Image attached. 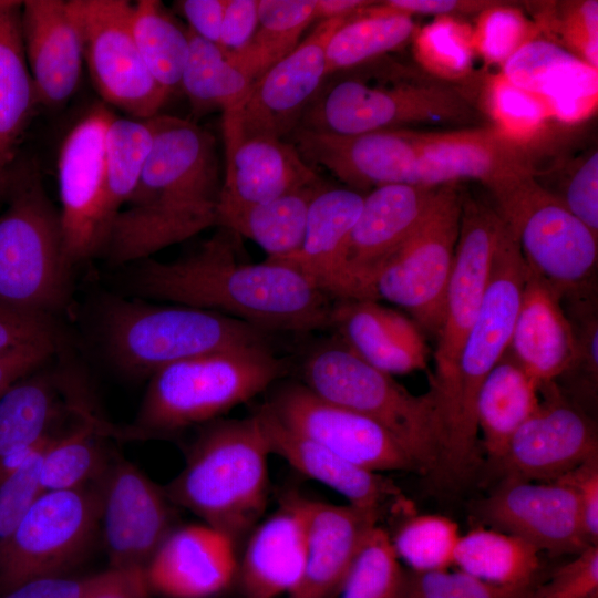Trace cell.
<instances>
[{
    "mask_svg": "<svg viewBox=\"0 0 598 598\" xmlns=\"http://www.w3.org/2000/svg\"><path fill=\"white\" fill-rule=\"evenodd\" d=\"M234 235L220 228L187 256L133 264L126 277L128 291L143 300L220 312L267 332L331 326L333 303L327 295L286 265L240 262Z\"/></svg>",
    "mask_w": 598,
    "mask_h": 598,
    "instance_id": "6da1fadb",
    "label": "cell"
},
{
    "mask_svg": "<svg viewBox=\"0 0 598 598\" xmlns=\"http://www.w3.org/2000/svg\"><path fill=\"white\" fill-rule=\"evenodd\" d=\"M137 185L109 229L102 255L135 264L216 225L223 182L215 136L195 122L157 114Z\"/></svg>",
    "mask_w": 598,
    "mask_h": 598,
    "instance_id": "7a4b0ae2",
    "label": "cell"
},
{
    "mask_svg": "<svg viewBox=\"0 0 598 598\" xmlns=\"http://www.w3.org/2000/svg\"><path fill=\"white\" fill-rule=\"evenodd\" d=\"M270 454L256 412L244 419L214 420L203 424L183 470L164 492L174 505L190 511L237 546L267 506Z\"/></svg>",
    "mask_w": 598,
    "mask_h": 598,
    "instance_id": "3957f363",
    "label": "cell"
},
{
    "mask_svg": "<svg viewBox=\"0 0 598 598\" xmlns=\"http://www.w3.org/2000/svg\"><path fill=\"white\" fill-rule=\"evenodd\" d=\"M287 371L267 342L228 348L166 365L148 378L134 439L177 433L219 419L264 392Z\"/></svg>",
    "mask_w": 598,
    "mask_h": 598,
    "instance_id": "277c9868",
    "label": "cell"
},
{
    "mask_svg": "<svg viewBox=\"0 0 598 598\" xmlns=\"http://www.w3.org/2000/svg\"><path fill=\"white\" fill-rule=\"evenodd\" d=\"M95 324L106 359L137 378L196 355L267 342V331L227 315L138 298H106Z\"/></svg>",
    "mask_w": 598,
    "mask_h": 598,
    "instance_id": "5b68a950",
    "label": "cell"
},
{
    "mask_svg": "<svg viewBox=\"0 0 598 598\" xmlns=\"http://www.w3.org/2000/svg\"><path fill=\"white\" fill-rule=\"evenodd\" d=\"M526 276L527 268L518 244L503 223L488 283L457 362L455 408L436 471L442 480L450 483L467 478L475 464L478 435L476 394L508 348Z\"/></svg>",
    "mask_w": 598,
    "mask_h": 598,
    "instance_id": "8992f818",
    "label": "cell"
},
{
    "mask_svg": "<svg viewBox=\"0 0 598 598\" xmlns=\"http://www.w3.org/2000/svg\"><path fill=\"white\" fill-rule=\"evenodd\" d=\"M301 371L302 383L313 393L386 430L414 460L420 473L436 472L443 433L430 390L422 395L411 393L340 340L315 348Z\"/></svg>",
    "mask_w": 598,
    "mask_h": 598,
    "instance_id": "52a82bcc",
    "label": "cell"
},
{
    "mask_svg": "<svg viewBox=\"0 0 598 598\" xmlns=\"http://www.w3.org/2000/svg\"><path fill=\"white\" fill-rule=\"evenodd\" d=\"M0 213V303L54 317L71 297L59 210L31 174L12 172Z\"/></svg>",
    "mask_w": 598,
    "mask_h": 598,
    "instance_id": "ba28073f",
    "label": "cell"
},
{
    "mask_svg": "<svg viewBox=\"0 0 598 598\" xmlns=\"http://www.w3.org/2000/svg\"><path fill=\"white\" fill-rule=\"evenodd\" d=\"M491 193L530 275L561 298L596 288L598 235L543 186L535 173Z\"/></svg>",
    "mask_w": 598,
    "mask_h": 598,
    "instance_id": "9c48e42d",
    "label": "cell"
},
{
    "mask_svg": "<svg viewBox=\"0 0 598 598\" xmlns=\"http://www.w3.org/2000/svg\"><path fill=\"white\" fill-rule=\"evenodd\" d=\"M477 117L464 93L434 78L410 76L390 85L344 78L320 87L298 127L355 135L427 122L465 125Z\"/></svg>",
    "mask_w": 598,
    "mask_h": 598,
    "instance_id": "30bf717a",
    "label": "cell"
},
{
    "mask_svg": "<svg viewBox=\"0 0 598 598\" xmlns=\"http://www.w3.org/2000/svg\"><path fill=\"white\" fill-rule=\"evenodd\" d=\"M502 226L494 206L462 193L458 238L430 380L442 424V446L455 408L460 353L488 283Z\"/></svg>",
    "mask_w": 598,
    "mask_h": 598,
    "instance_id": "8fae6325",
    "label": "cell"
},
{
    "mask_svg": "<svg viewBox=\"0 0 598 598\" xmlns=\"http://www.w3.org/2000/svg\"><path fill=\"white\" fill-rule=\"evenodd\" d=\"M462 192L440 186L427 214L382 266L372 282L374 300L409 311L421 328L437 336L458 238Z\"/></svg>",
    "mask_w": 598,
    "mask_h": 598,
    "instance_id": "7c38bea8",
    "label": "cell"
},
{
    "mask_svg": "<svg viewBox=\"0 0 598 598\" xmlns=\"http://www.w3.org/2000/svg\"><path fill=\"white\" fill-rule=\"evenodd\" d=\"M100 525V482L41 493L0 551V594L63 576L87 554Z\"/></svg>",
    "mask_w": 598,
    "mask_h": 598,
    "instance_id": "4fadbf2b",
    "label": "cell"
},
{
    "mask_svg": "<svg viewBox=\"0 0 598 598\" xmlns=\"http://www.w3.org/2000/svg\"><path fill=\"white\" fill-rule=\"evenodd\" d=\"M83 61L103 99L128 117L158 114L169 94L154 80L134 41L132 3L126 0H72Z\"/></svg>",
    "mask_w": 598,
    "mask_h": 598,
    "instance_id": "5bb4252c",
    "label": "cell"
},
{
    "mask_svg": "<svg viewBox=\"0 0 598 598\" xmlns=\"http://www.w3.org/2000/svg\"><path fill=\"white\" fill-rule=\"evenodd\" d=\"M347 19L320 21L290 53L254 80L243 100L223 114L224 137L287 140L328 76V41Z\"/></svg>",
    "mask_w": 598,
    "mask_h": 598,
    "instance_id": "9a60e30c",
    "label": "cell"
},
{
    "mask_svg": "<svg viewBox=\"0 0 598 598\" xmlns=\"http://www.w3.org/2000/svg\"><path fill=\"white\" fill-rule=\"evenodd\" d=\"M115 114L100 103L71 128L58 157L59 210L65 255L74 267L102 252L106 135Z\"/></svg>",
    "mask_w": 598,
    "mask_h": 598,
    "instance_id": "2e32d148",
    "label": "cell"
},
{
    "mask_svg": "<svg viewBox=\"0 0 598 598\" xmlns=\"http://www.w3.org/2000/svg\"><path fill=\"white\" fill-rule=\"evenodd\" d=\"M292 431L368 471L420 470L400 443L370 419L331 403L303 383L278 389L266 402Z\"/></svg>",
    "mask_w": 598,
    "mask_h": 598,
    "instance_id": "e0dca14e",
    "label": "cell"
},
{
    "mask_svg": "<svg viewBox=\"0 0 598 598\" xmlns=\"http://www.w3.org/2000/svg\"><path fill=\"white\" fill-rule=\"evenodd\" d=\"M539 392L537 409L496 464L505 478L556 481L598 457L596 429L584 411L567 400L556 382L540 385Z\"/></svg>",
    "mask_w": 598,
    "mask_h": 598,
    "instance_id": "ac0fdd59",
    "label": "cell"
},
{
    "mask_svg": "<svg viewBox=\"0 0 598 598\" xmlns=\"http://www.w3.org/2000/svg\"><path fill=\"white\" fill-rule=\"evenodd\" d=\"M100 489L110 568H145L174 528V504L164 488L122 457L111 461Z\"/></svg>",
    "mask_w": 598,
    "mask_h": 598,
    "instance_id": "d6986e66",
    "label": "cell"
},
{
    "mask_svg": "<svg viewBox=\"0 0 598 598\" xmlns=\"http://www.w3.org/2000/svg\"><path fill=\"white\" fill-rule=\"evenodd\" d=\"M536 173L528 146L494 127L422 132L410 184L440 187L475 179L491 192L522 175Z\"/></svg>",
    "mask_w": 598,
    "mask_h": 598,
    "instance_id": "ffe728a7",
    "label": "cell"
},
{
    "mask_svg": "<svg viewBox=\"0 0 598 598\" xmlns=\"http://www.w3.org/2000/svg\"><path fill=\"white\" fill-rule=\"evenodd\" d=\"M478 513L495 529L520 537L539 551L576 555L589 546L577 497L560 481L504 478Z\"/></svg>",
    "mask_w": 598,
    "mask_h": 598,
    "instance_id": "44dd1931",
    "label": "cell"
},
{
    "mask_svg": "<svg viewBox=\"0 0 598 598\" xmlns=\"http://www.w3.org/2000/svg\"><path fill=\"white\" fill-rule=\"evenodd\" d=\"M437 189L395 183L374 187L364 195L346 262L352 300H374V277L423 220Z\"/></svg>",
    "mask_w": 598,
    "mask_h": 598,
    "instance_id": "7402d4cb",
    "label": "cell"
},
{
    "mask_svg": "<svg viewBox=\"0 0 598 598\" xmlns=\"http://www.w3.org/2000/svg\"><path fill=\"white\" fill-rule=\"evenodd\" d=\"M421 131L384 130L337 135L297 127L289 136L301 157L354 190L410 184Z\"/></svg>",
    "mask_w": 598,
    "mask_h": 598,
    "instance_id": "603a6c76",
    "label": "cell"
},
{
    "mask_svg": "<svg viewBox=\"0 0 598 598\" xmlns=\"http://www.w3.org/2000/svg\"><path fill=\"white\" fill-rule=\"evenodd\" d=\"M236 544L206 525L174 527L145 567L152 592L167 598H213L234 581Z\"/></svg>",
    "mask_w": 598,
    "mask_h": 598,
    "instance_id": "cb8c5ba5",
    "label": "cell"
},
{
    "mask_svg": "<svg viewBox=\"0 0 598 598\" xmlns=\"http://www.w3.org/2000/svg\"><path fill=\"white\" fill-rule=\"evenodd\" d=\"M21 30L38 103L64 104L78 87L84 62L72 0L22 1Z\"/></svg>",
    "mask_w": 598,
    "mask_h": 598,
    "instance_id": "d4e9b609",
    "label": "cell"
},
{
    "mask_svg": "<svg viewBox=\"0 0 598 598\" xmlns=\"http://www.w3.org/2000/svg\"><path fill=\"white\" fill-rule=\"evenodd\" d=\"M363 198L352 188L324 185L309 207L300 248L290 256L268 261L296 269L330 299L352 300L346 262Z\"/></svg>",
    "mask_w": 598,
    "mask_h": 598,
    "instance_id": "484cf974",
    "label": "cell"
},
{
    "mask_svg": "<svg viewBox=\"0 0 598 598\" xmlns=\"http://www.w3.org/2000/svg\"><path fill=\"white\" fill-rule=\"evenodd\" d=\"M306 501L298 495L287 496L248 535L237 570L246 598L288 597L300 585L307 556Z\"/></svg>",
    "mask_w": 598,
    "mask_h": 598,
    "instance_id": "4316f807",
    "label": "cell"
},
{
    "mask_svg": "<svg viewBox=\"0 0 598 598\" xmlns=\"http://www.w3.org/2000/svg\"><path fill=\"white\" fill-rule=\"evenodd\" d=\"M501 68L509 82L540 99L553 118L577 122L596 110L598 70L550 39L529 41Z\"/></svg>",
    "mask_w": 598,
    "mask_h": 598,
    "instance_id": "83f0119b",
    "label": "cell"
},
{
    "mask_svg": "<svg viewBox=\"0 0 598 598\" xmlns=\"http://www.w3.org/2000/svg\"><path fill=\"white\" fill-rule=\"evenodd\" d=\"M306 568L287 598H333L363 543L379 525L378 512L307 498Z\"/></svg>",
    "mask_w": 598,
    "mask_h": 598,
    "instance_id": "f1b7e54d",
    "label": "cell"
},
{
    "mask_svg": "<svg viewBox=\"0 0 598 598\" xmlns=\"http://www.w3.org/2000/svg\"><path fill=\"white\" fill-rule=\"evenodd\" d=\"M267 434L271 453L282 457L298 472L320 482L357 507L385 513L405 505L396 485L380 473L368 471L329 448L292 431L266 403L256 411Z\"/></svg>",
    "mask_w": 598,
    "mask_h": 598,
    "instance_id": "f546056e",
    "label": "cell"
},
{
    "mask_svg": "<svg viewBox=\"0 0 598 598\" xmlns=\"http://www.w3.org/2000/svg\"><path fill=\"white\" fill-rule=\"evenodd\" d=\"M331 326L344 346L384 373L405 374L427 369L429 348L421 328L378 300L337 301Z\"/></svg>",
    "mask_w": 598,
    "mask_h": 598,
    "instance_id": "4dcf8cb0",
    "label": "cell"
},
{
    "mask_svg": "<svg viewBox=\"0 0 598 598\" xmlns=\"http://www.w3.org/2000/svg\"><path fill=\"white\" fill-rule=\"evenodd\" d=\"M226 171L217 205L264 203L321 182L288 140L224 137Z\"/></svg>",
    "mask_w": 598,
    "mask_h": 598,
    "instance_id": "1f68e13d",
    "label": "cell"
},
{
    "mask_svg": "<svg viewBox=\"0 0 598 598\" xmlns=\"http://www.w3.org/2000/svg\"><path fill=\"white\" fill-rule=\"evenodd\" d=\"M506 351L539 385L556 382L575 358L561 296L528 271Z\"/></svg>",
    "mask_w": 598,
    "mask_h": 598,
    "instance_id": "d6a6232c",
    "label": "cell"
},
{
    "mask_svg": "<svg viewBox=\"0 0 598 598\" xmlns=\"http://www.w3.org/2000/svg\"><path fill=\"white\" fill-rule=\"evenodd\" d=\"M21 10L22 1L0 0V202L10 184L18 145L38 104L23 47Z\"/></svg>",
    "mask_w": 598,
    "mask_h": 598,
    "instance_id": "836d02e7",
    "label": "cell"
},
{
    "mask_svg": "<svg viewBox=\"0 0 598 598\" xmlns=\"http://www.w3.org/2000/svg\"><path fill=\"white\" fill-rule=\"evenodd\" d=\"M47 364L17 381L0 398V483L10 455L51 434L65 406L74 403V399L63 402L70 374L49 370Z\"/></svg>",
    "mask_w": 598,
    "mask_h": 598,
    "instance_id": "e575fe53",
    "label": "cell"
},
{
    "mask_svg": "<svg viewBox=\"0 0 598 598\" xmlns=\"http://www.w3.org/2000/svg\"><path fill=\"white\" fill-rule=\"evenodd\" d=\"M540 385L506 351L483 380L475 420L488 457L497 464L518 427L534 413Z\"/></svg>",
    "mask_w": 598,
    "mask_h": 598,
    "instance_id": "d590c367",
    "label": "cell"
},
{
    "mask_svg": "<svg viewBox=\"0 0 598 598\" xmlns=\"http://www.w3.org/2000/svg\"><path fill=\"white\" fill-rule=\"evenodd\" d=\"M323 181L275 199L247 205H217L216 226L255 241L276 260L295 254L306 233L309 207Z\"/></svg>",
    "mask_w": 598,
    "mask_h": 598,
    "instance_id": "8d00e7d4",
    "label": "cell"
},
{
    "mask_svg": "<svg viewBox=\"0 0 598 598\" xmlns=\"http://www.w3.org/2000/svg\"><path fill=\"white\" fill-rule=\"evenodd\" d=\"M118 434L131 439L128 430H115L100 416L84 412L74 426L55 434L47 446L40 471L41 491H66L99 483L112 460L103 439Z\"/></svg>",
    "mask_w": 598,
    "mask_h": 598,
    "instance_id": "74e56055",
    "label": "cell"
},
{
    "mask_svg": "<svg viewBox=\"0 0 598 598\" xmlns=\"http://www.w3.org/2000/svg\"><path fill=\"white\" fill-rule=\"evenodd\" d=\"M416 29L413 17L375 1L348 18L330 37L326 51L328 75L402 48Z\"/></svg>",
    "mask_w": 598,
    "mask_h": 598,
    "instance_id": "f35d334b",
    "label": "cell"
},
{
    "mask_svg": "<svg viewBox=\"0 0 598 598\" xmlns=\"http://www.w3.org/2000/svg\"><path fill=\"white\" fill-rule=\"evenodd\" d=\"M539 550L515 535L486 527L462 534L454 565L484 581L511 587H530L539 569Z\"/></svg>",
    "mask_w": 598,
    "mask_h": 598,
    "instance_id": "ab89813d",
    "label": "cell"
},
{
    "mask_svg": "<svg viewBox=\"0 0 598 598\" xmlns=\"http://www.w3.org/2000/svg\"><path fill=\"white\" fill-rule=\"evenodd\" d=\"M134 41L154 80L169 95L181 89L189 52V31L157 0L132 3Z\"/></svg>",
    "mask_w": 598,
    "mask_h": 598,
    "instance_id": "60d3db41",
    "label": "cell"
},
{
    "mask_svg": "<svg viewBox=\"0 0 598 598\" xmlns=\"http://www.w3.org/2000/svg\"><path fill=\"white\" fill-rule=\"evenodd\" d=\"M188 31L189 52L181 89L197 115L224 114L243 100L251 80L217 44Z\"/></svg>",
    "mask_w": 598,
    "mask_h": 598,
    "instance_id": "b9f144b4",
    "label": "cell"
},
{
    "mask_svg": "<svg viewBox=\"0 0 598 598\" xmlns=\"http://www.w3.org/2000/svg\"><path fill=\"white\" fill-rule=\"evenodd\" d=\"M316 20L315 0H259L258 27L249 47L229 58L251 80L290 53Z\"/></svg>",
    "mask_w": 598,
    "mask_h": 598,
    "instance_id": "7bdbcfd3",
    "label": "cell"
},
{
    "mask_svg": "<svg viewBox=\"0 0 598 598\" xmlns=\"http://www.w3.org/2000/svg\"><path fill=\"white\" fill-rule=\"evenodd\" d=\"M153 140L150 118L114 117L106 135L104 223L106 230L132 196ZM107 236V234H106Z\"/></svg>",
    "mask_w": 598,
    "mask_h": 598,
    "instance_id": "ee69618b",
    "label": "cell"
},
{
    "mask_svg": "<svg viewBox=\"0 0 598 598\" xmlns=\"http://www.w3.org/2000/svg\"><path fill=\"white\" fill-rule=\"evenodd\" d=\"M416 62L432 78L452 84L467 79L475 55L473 30L458 17H436L413 38Z\"/></svg>",
    "mask_w": 598,
    "mask_h": 598,
    "instance_id": "f6af8a7d",
    "label": "cell"
},
{
    "mask_svg": "<svg viewBox=\"0 0 598 598\" xmlns=\"http://www.w3.org/2000/svg\"><path fill=\"white\" fill-rule=\"evenodd\" d=\"M482 97L492 127L524 146L538 138L553 118L540 99L509 82L502 72L486 79Z\"/></svg>",
    "mask_w": 598,
    "mask_h": 598,
    "instance_id": "bcb514c9",
    "label": "cell"
},
{
    "mask_svg": "<svg viewBox=\"0 0 598 598\" xmlns=\"http://www.w3.org/2000/svg\"><path fill=\"white\" fill-rule=\"evenodd\" d=\"M461 533L451 518L436 514H416L405 518L391 537L398 558L410 570L431 571L448 569Z\"/></svg>",
    "mask_w": 598,
    "mask_h": 598,
    "instance_id": "7dc6e473",
    "label": "cell"
},
{
    "mask_svg": "<svg viewBox=\"0 0 598 598\" xmlns=\"http://www.w3.org/2000/svg\"><path fill=\"white\" fill-rule=\"evenodd\" d=\"M404 570L390 534L377 525L363 540L341 587L339 598H399Z\"/></svg>",
    "mask_w": 598,
    "mask_h": 598,
    "instance_id": "c3c4849f",
    "label": "cell"
},
{
    "mask_svg": "<svg viewBox=\"0 0 598 598\" xmlns=\"http://www.w3.org/2000/svg\"><path fill=\"white\" fill-rule=\"evenodd\" d=\"M533 20L560 47L598 70V2L596 0L540 2Z\"/></svg>",
    "mask_w": 598,
    "mask_h": 598,
    "instance_id": "681fc988",
    "label": "cell"
},
{
    "mask_svg": "<svg viewBox=\"0 0 598 598\" xmlns=\"http://www.w3.org/2000/svg\"><path fill=\"white\" fill-rule=\"evenodd\" d=\"M473 30L475 54L502 66L516 51L540 37L537 24L518 8L496 1L477 14Z\"/></svg>",
    "mask_w": 598,
    "mask_h": 598,
    "instance_id": "f907efd6",
    "label": "cell"
},
{
    "mask_svg": "<svg viewBox=\"0 0 598 598\" xmlns=\"http://www.w3.org/2000/svg\"><path fill=\"white\" fill-rule=\"evenodd\" d=\"M530 587L495 585L462 570L409 569L404 570L399 598H526Z\"/></svg>",
    "mask_w": 598,
    "mask_h": 598,
    "instance_id": "816d5d0a",
    "label": "cell"
},
{
    "mask_svg": "<svg viewBox=\"0 0 598 598\" xmlns=\"http://www.w3.org/2000/svg\"><path fill=\"white\" fill-rule=\"evenodd\" d=\"M596 288L563 297V306L575 338V358L563 377L579 378L592 391L598 380V313ZM575 378V379H576Z\"/></svg>",
    "mask_w": 598,
    "mask_h": 598,
    "instance_id": "f5cc1de1",
    "label": "cell"
},
{
    "mask_svg": "<svg viewBox=\"0 0 598 598\" xmlns=\"http://www.w3.org/2000/svg\"><path fill=\"white\" fill-rule=\"evenodd\" d=\"M54 435H49L20 467L0 483V551L42 493V457Z\"/></svg>",
    "mask_w": 598,
    "mask_h": 598,
    "instance_id": "db71d44e",
    "label": "cell"
},
{
    "mask_svg": "<svg viewBox=\"0 0 598 598\" xmlns=\"http://www.w3.org/2000/svg\"><path fill=\"white\" fill-rule=\"evenodd\" d=\"M526 598H598V546L589 545L559 566Z\"/></svg>",
    "mask_w": 598,
    "mask_h": 598,
    "instance_id": "11a10c76",
    "label": "cell"
},
{
    "mask_svg": "<svg viewBox=\"0 0 598 598\" xmlns=\"http://www.w3.org/2000/svg\"><path fill=\"white\" fill-rule=\"evenodd\" d=\"M554 195L573 215L598 235V153L591 148L570 166Z\"/></svg>",
    "mask_w": 598,
    "mask_h": 598,
    "instance_id": "9f6ffc18",
    "label": "cell"
},
{
    "mask_svg": "<svg viewBox=\"0 0 598 598\" xmlns=\"http://www.w3.org/2000/svg\"><path fill=\"white\" fill-rule=\"evenodd\" d=\"M39 341L62 343L54 317L0 303V350Z\"/></svg>",
    "mask_w": 598,
    "mask_h": 598,
    "instance_id": "6f0895ef",
    "label": "cell"
},
{
    "mask_svg": "<svg viewBox=\"0 0 598 598\" xmlns=\"http://www.w3.org/2000/svg\"><path fill=\"white\" fill-rule=\"evenodd\" d=\"M259 0H227L218 47L227 58L244 52L258 27Z\"/></svg>",
    "mask_w": 598,
    "mask_h": 598,
    "instance_id": "680465c9",
    "label": "cell"
},
{
    "mask_svg": "<svg viewBox=\"0 0 598 598\" xmlns=\"http://www.w3.org/2000/svg\"><path fill=\"white\" fill-rule=\"evenodd\" d=\"M556 481L570 486L577 497L581 526L589 545L598 543V457L591 458Z\"/></svg>",
    "mask_w": 598,
    "mask_h": 598,
    "instance_id": "91938a15",
    "label": "cell"
},
{
    "mask_svg": "<svg viewBox=\"0 0 598 598\" xmlns=\"http://www.w3.org/2000/svg\"><path fill=\"white\" fill-rule=\"evenodd\" d=\"M62 343L39 341L0 350V398L20 379L44 365Z\"/></svg>",
    "mask_w": 598,
    "mask_h": 598,
    "instance_id": "94428289",
    "label": "cell"
},
{
    "mask_svg": "<svg viewBox=\"0 0 598 598\" xmlns=\"http://www.w3.org/2000/svg\"><path fill=\"white\" fill-rule=\"evenodd\" d=\"M97 578L99 574L82 578L64 575L38 578L0 594V598H85Z\"/></svg>",
    "mask_w": 598,
    "mask_h": 598,
    "instance_id": "6125c7cd",
    "label": "cell"
},
{
    "mask_svg": "<svg viewBox=\"0 0 598 598\" xmlns=\"http://www.w3.org/2000/svg\"><path fill=\"white\" fill-rule=\"evenodd\" d=\"M145 568H109L85 598H150Z\"/></svg>",
    "mask_w": 598,
    "mask_h": 598,
    "instance_id": "be15d7a7",
    "label": "cell"
},
{
    "mask_svg": "<svg viewBox=\"0 0 598 598\" xmlns=\"http://www.w3.org/2000/svg\"><path fill=\"white\" fill-rule=\"evenodd\" d=\"M226 1L179 0L175 2V7L188 22L187 28L193 33L218 44Z\"/></svg>",
    "mask_w": 598,
    "mask_h": 598,
    "instance_id": "e7e4bbea",
    "label": "cell"
},
{
    "mask_svg": "<svg viewBox=\"0 0 598 598\" xmlns=\"http://www.w3.org/2000/svg\"><path fill=\"white\" fill-rule=\"evenodd\" d=\"M496 1L489 0H386L382 1L389 8L408 16L457 17L478 14Z\"/></svg>",
    "mask_w": 598,
    "mask_h": 598,
    "instance_id": "03108f58",
    "label": "cell"
},
{
    "mask_svg": "<svg viewBox=\"0 0 598 598\" xmlns=\"http://www.w3.org/2000/svg\"><path fill=\"white\" fill-rule=\"evenodd\" d=\"M374 2L369 0H315V18L319 21L349 18Z\"/></svg>",
    "mask_w": 598,
    "mask_h": 598,
    "instance_id": "003e7915",
    "label": "cell"
}]
</instances>
